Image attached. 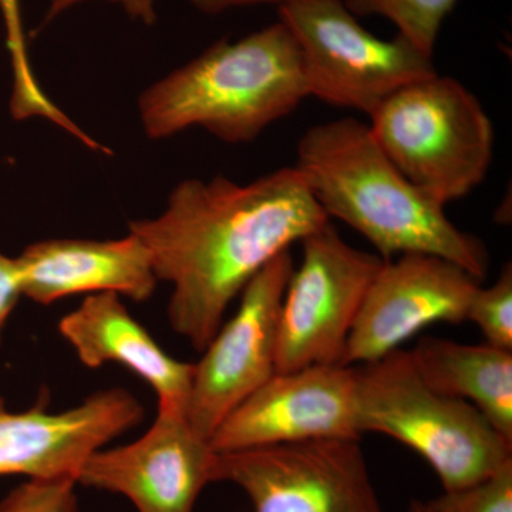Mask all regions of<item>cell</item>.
<instances>
[{"mask_svg": "<svg viewBox=\"0 0 512 512\" xmlns=\"http://www.w3.org/2000/svg\"><path fill=\"white\" fill-rule=\"evenodd\" d=\"M311 97L298 45L274 25L220 40L148 86L138 116L150 140L201 127L229 144L249 143Z\"/></svg>", "mask_w": 512, "mask_h": 512, "instance_id": "cell-3", "label": "cell"}, {"mask_svg": "<svg viewBox=\"0 0 512 512\" xmlns=\"http://www.w3.org/2000/svg\"><path fill=\"white\" fill-rule=\"evenodd\" d=\"M20 298H23V293L18 262L16 258L0 252V345L10 315L18 306Z\"/></svg>", "mask_w": 512, "mask_h": 512, "instance_id": "cell-22", "label": "cell"}, {"mask_svg": "<svg viewBox=\"0 0 512 512\" xmlns=\"http://www.w3.org/2000/svg\"><path fill=\"white\" fill-rule=\"evenodd\" d=\"M295 168L328 217L363 235L384 261L440 256L478 281L487 276L484 242L456 227L443 205L410 183L383 153L369 124L345 117L309 128Z\"/></svg>", "mask_w": 512, "mask_h": 512, "instance_id": "cell-2", "label": "cell"}, {"mask_svg": "<svg viewBox=\"0 0 512 512\" xmlns=\"http://www.w3.org/2000/svg\"><path fill=\"white\" fill-rule=\"evenodd\" d=\"M278 15L298 45L309 94L330 106L370 116L397 90L437 73L433 56L400 35L379 39L345 0H289Z\"/></svg>", "mask_w": 512, "mask_h": 512, "instance_id": "cell-6", "label": "cell"}, {"mask_svg": "<svg viewBox=\"0 0 512 512\" xmlns=\"http://www.w3.org/2000/svg\"><path fill=\"white\" fill-rule=\"evenodd\" d=\"M458 0H345L357 18L379 16L389 20L397 35L409 40L426 55L433 56L447 16Z\"/></svg>", "mask_w": 512, "mask_h": 512, "instance_id": "cell-17", "label": "cell"}, {"mask_svg": "<svg viewBox=\"0 0 512 512\" xmlns=\"http://www.w3.org/2000/svg\"><path fill=\"white\" fill-rule=\"evenodd\" d=\"M356 402L360 434H384L412 448L444 491L477 483L512 458V444L477 407L431 389L407 350L357 367Z\"/></svg>", "mask_w": 512, "mask_h": 512, "instance_id": "cell-4", "label": "cell"}, {"mask_svg": "<svg viewBox=\"0 0 512 512\" xmlns=\"http://www.w3.org/2000/svg\"><path fill=\"white\" fill-rule=\"evenodd\" d=\"M282 301L276 373L343 365L346 345L367 289L384 259L343 241L332 224L302 239Z\"/></svg>", "mask_w": 512, "mask_h": 512, "instance_id": "cell-7", "label": "cell"}, {"mask_svg": "<svg viewBox=\"0 0 512 512\" xmlns=\"http://www.w3.org/2000/svg\"><path fill=\"white\" fill-rule=\"evenodd\" d=\"M410 353L431 389L473 404L512 444V352L488 343L423 338Z\"/></svg>", "mask_w": 512, "mask_h": 512, "instance_id": "cell-16", "label": "cell"}, {"mask_svg": "<svg viewBox=\"0 0 512 512\" xmlns=\"http://www.w3.org/2000/svg\"><path fill=\"white\" fill-rule=\"evenodd\" d=\"M0 13L5 23L6 43L12 62V93L20 99H29L39 93L40 86L29 60L19 0H0Z\"/></svg>", "mask_w": 512, "mask_h": 512, "instance_id": "cell-21", "label": "cell"}, {"mask_svg": "<svg viewBox=\"0 0 512 512\" xmlns=\"http://www.w3.org/2000/svg\"><path fill=\"white\" fill-rule=\"evenodd\" d=\"M217 481L241 488L254 512H383L360 439L218 453Z\"/></svg>", "mask_w": 512, "mask_h": 512, "instance_id": "cell-8", "label": "cell"}, {"mask_svg": "<svg viewBox=\"0 0 512 512\" xmlns=\"http://www.w3.org/2000/svg\"><path fill=\"white\" fill-rule=\"evenodd\" d=\"M429 503L436 512H512V458L483 480Z\"/></svg>", "mask_w": 512, "mask_h": 512, "instance_id": "cell-19", "label": "cell"}, {"mask_svg": "<svg viewBox=\"0 0 512 512\" xmlns=\"http://www.w3.org/2000/svg\"><path fill=\"white\" fill-rule=\"evenodd\" d=\"M89 2V0H50L49 8H47L46 22L56 19L57 16L63 15L66 10L80 5V3ZM111 3H119L121 8L126 10L127 15L131 18L140 20L144 25L151 26L157 22V0H107Z\"/></svg>", "mask_w": 512, "mask_h": 512, "instance_id": "cell-23", "label": "cell"}, {"mask_svg": "<svg viewBox=\"0 0 512 512\" xmlns=\"http://www.w3.org/2000/svg\"><path fill=\"white\" fill-rule=\"evenodd\" d=\"M144 416L143 404L123 387L99 390L62 412L47 409V399L15 412L0 397V477L76 481L87 458Z\"/></svg>", "mask_w": 512, "mask_h": 512, "instance_id": "cell-13", "label": "cell"}, {"mask_svg": "<svg viewBox=\"0 0 512 512\" xmlns=\"http://www.w3.org/2000/svg\"><path fill=\"white\" fill-rule=\"evenodd\" d=\"M76 481L26 480L0 500V512H79Z\"/></svg>", "mask_w": 512, "mask_h": 512, "instance_id": "cell-20", "label": "cell"}, {"mask_svg": "<svg viewBox=\"0 0 512 512\" xmlns=\"http://www.w3.org/2000/svg\"><path fill=\"white\" fill-rule=\"evenodd\" d=\"M383 153L420 191L446 207L483 184L494 126L464 84L439 73L407 84L370 114Z\"/></svg>", "mask_w": 512, "mask_h": 512, "instance_id": "cell-5", "label": "cell"}, {"mask_svg": "<svg viewBox=\"0 0 512 512\" xmlns=\"http://www.w3.org/2000/svg\"><path fill=\"white\" fill-rule=\"evenodd\" d=\"M467 320L476 323L485 343L512 352V266L501 269L495 284L477 289L468 306Z\"/></svg>", "mask_w": 512, "mask_h": 512, "instance_id": "cell-18", "label": "cell"}, {"mask_svg": "<svg viewBox=\"0 0 512 512\" xmlns=\"http://www.w3.org/2000/svg\"><path fill=\"white\" fill-rule=\"evenodd\" d=\"M480 286L440 256L403 254L384 261L350 332L343 365L376 362L433 323L464 322Z\"/></svg>", "mask_w": 512, "mask_h": 512, "instance_id": "cell-12", "label": "cell"}, {"mask_svg": "<svg viewBox=\"0 0 512 512\" xmlns=\"http://www.w3.org/2000/svg\"><path fill=\"white\" fill-rule=\"evenodd\" d=\"M406 512H436L434 508L431 507L430 503H421V501H413L412 504L409 505Z\"/></svg>", "mask_w": 512, "mask_h": 512, "instance_id": "cell-25", "label": "cell"}, {"mask_svg": "<svg viewBox=\"0 0 512 512\" xmlns=\"http://www.w3.org/2000/svg\"><path fill=\"white\" fill-rule=\"evenodd\" d=\"M60 336L89 369L107 363L126 367L157 394L158 407L184 412L190 399L194 363L168 355L114 293L86 296L59 322Z\"/></svg>", "mask_w": 512, "mask_h": 512, "instance_id": "cell-15", "label": "cell"}, {"mask_svg": "<svg viewBox=\"0 0 512 512\" xmlns=\"http://www.w3.org/2000/svg\"><path fill=\"white\" fill-rule=\"evenodd\" d=\"M293 269L291 249L272 259L242 291L237 312L194 363L185 416L205 439L211 440L222 421L275 375L279 315Z\"/></svg>", "mask_w": 512, "mask_h": 512, "instance_id": "cell-9", "label": "cell"}, {"mask_svg": "<svg viewBox=\"0 0 512 512\" xmlns=\"http://www.w3.org/2000/svg\"><path fill=\"white\" fill-rule=\"evenodd\" d=\"M217 458L210 440L192 429L184 412L158 407L140 439L97 450L76 483L123 495L137 512H194L202 490L215 483Z\"/></svg>", "mask_w": 512, "mask_h": 512, "instance_id": "cell-10", "label": "cell"}, {"mask_svg": "<svg viewBox=\"0 0 512 512\" xmlns=\"http://www.w3.org/2000/svg\"><path fill=\"white\" fill-rule=\"evenodd\" d=\"M328 222L301 173L286 167L244 185L224 175L187 178L160 215L131 221L128 232L173 288L171 328L202 352L249 282Z\"/></svg>", "mask_w": 512, "mask_h": 512, "instance_id": "cell-1", "label": "cell"}, {"mask_svg": "<svg viewBox=\"0 0 512 512\" xmlns=\"http://www.w3.org/2000/svg\"><path fill=\"white\" fill-rule=\"evenodd\" d=\"M357 367L275 373L212 434L217 453L326 439H360Z\"/></svg>", "mask_w": 512, "mask_h": 512, "instance_id": "cell-11", "label": "cell"}, {"mask_svg": "<svg viewBox=\"0 0 512 512\" xmlns=\"http://www.w3.org/2000/svg\"><path fill=\"white\" fill-rule=\"evenodd\" d=\"M16 262L23 298L43 306L96 293L144 302L158 284L146 245L131 232L119 239H43L23 249Z\"/></svg>", "mask_w": 512, "mask_h": 512, "instance_id": "cell-14", "label": "cell"}, {"mask_svg": "<svg viewBox=\"0 0 512 512\" xmlns=\"http://www.w3.org/2000/svg\"><path fill=\"white\" fill-rule=\"evenodd\" d=\"M195 9L207 15H218L227 10L258 5H285L289 0H188Z\"/></svg>", "mask_w": 512, "mask_h": 512, "instance_id": "cell-24", "label": "cell"}]
</instances>
